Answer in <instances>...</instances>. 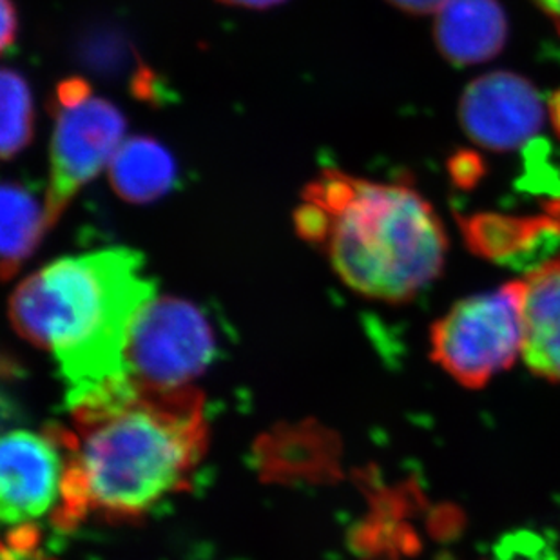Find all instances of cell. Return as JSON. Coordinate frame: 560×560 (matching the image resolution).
Instances as JSON below:
<instances>
[{
    "instance_id": "cell-1",
    "label": "cell",
    "mask_w": 560,
    "mask_h": 560,
    "mask_svg": "<svg viewBox=\"0 0 560 560\" xmlns=\"http://www.w3.org/2000/svg\"><path fill=\"white\" fill-rule=\"evenodd\" d=\"M68 465L55 510L60 528L82 518L140 517L186 487L206 450L203 401L189 386L159 388L120 375L69 401Z\"/></svg>"
},
{
    "instance_id": "cell-2",
    "label": "cell",
    "mask_w": 560,
    "mask_h": 560,
    "mask_svg": "<svg viewBox=\"0 0 560 560\" xmlns=\"http://www.w3.org/2000/svg\"><path fill=\"white\" fill-rule=\"evenodd\" d=\"M298 233L325 250L336 275L363 296L407 302L441 275L448 238L413 187L323 171L303 190Z\"/></svg>"
},
{
    "instance_id": "cell-3",
    "label": "cell",
    "mask_w": 560,
    "mask_h": 560,
    "mask_svg": "<svg viewBox=\"0 0 560 560\" xmlns=\"http://www.w3.org/2000/svg\"><path fill=\"white\" fill-rule=\"evenodd\" d=\"M154 292L142 254L113 247L27 276L11 298L10 316L19 334L54 355L71 401L126 375L129 330Z\"/></svg>"
},
{
    "instance_id": "cell-4",
    "label": "cell",
    "mask_w": 560,
    "mask_h": 560,
    "mask_svg": "<svg viewBox=\"0 0 560 560\" xmlns=\"http://www.w3.org/2000/svg\"><path fill=\"white\" fill-rule=\"evenodd\" d=\"M524 283L466 298L432 330L434 360L460 385L479 388L523 352Z\"/></svg>"
},
{
    "instance_id": "cell-5",
    "label": "cell",
    "mask_w": 560,
    "mask_h": 560,
    "mask_svg": "<svg viewBox=\"0 0 560 560\" xmlns=\"http://www.w3.org/2000/svg\"><path fill=\"white\" fill-rule=\"evenodd\" d=\"M217 352L212 328L195 305L153 298L132 322L127 338L126 374L159 388L189 386Z\"/></svg>"
},
{
    "instance_id": "cell-6",
    "label": "cell",
    "mask_w": 560,
    "mask_h": 560,
    "mask_svg": "<svg viewBox=\"0 0 560 560\" xmlns=\"http://www.w3.org/2000/svg\"><path fill=\"white\" fill-rule=\"evenodd\" d=\"M126 118L113 102L91 95L77 106L55 107L46 192L51 225L79 190L112 162L122 143Z\"/></svg>"
},
{
    "instance_id": "cell-7",
    "label": "cell",
    "mask_w": 560,
    "mask_h": 560,
    "mask_svg": "<svg viewBox=\"0 0 560 560\" xmlns=\"http://www.w3.org/2000/svg\"><path fill=\"white\" fill-rule=\"evenodd\" d=\"M459 120L471 142L508 153L523 148L545 126L539 90L513 71H492L471 80L459 101Z\"/></svg>"
},
{
    "instance_id": "cell-8",
    "label": "cell",
    "mask_w": 560,
    "mask_h": 560,
    "mask_svg": "<svg viewBox=\"0 0 560 560\" xmlns=\"http://www.w3.org/2000/svg\"><path fill=\"white\" fill-rule=\"evenodd\" d=\"M68 465L63 432L11 430L0 444V513L22 526L57 510Z\"/></svg>"
},
{
    "instance_id": "cell-9",
    "label": "cell",
    "mask_w": 560,
    "mask_h": 560,
    "mask_svg": "<svg viewBox=\"0 0 560 560\" xmlns=\"http://www.w3.org/2000/svg\"><path fill=\"white\" fill-rule=\"evenodd\" d=\"M435 44L455 66L495 59L508 40V16L499 0H448L435 16Z\"/></svg>"
},
{
    "instance_id": "cell-10",
    "label": "cell",
    "mask_w": 560,
    "mask_h": 560,
    "mask_svg": "<svg viewBox=\"0 0 560 560\" xmlns=\"http://www.w3.org/2000/svg\"><path fill=\"white\" fill-rule=\"evenodd\" d=\"M523 283L524 361L535 374L560 383V256L539 265Z\"/></svg>"
},
{
    "instance_id": "cell-11",
    "label": "cell",
    "mask_w": 560,
    "mask_h": 560,
    "mask_svg": "<svg viewBox=\"0 0 560 560\" xmlns=\"http://www.w3.org/2000/svg\"><path fill=\"white\" fill-rule=\"evenodd\" d=\"M107 173L113 190L131 203L159 200L176 182L173 154L148 137H135L120 143L107 165Z\"/></svg>"
},
{
    "instance_id": "cell-12",
    "label": "cell",
    "mask_w": 560,
    "mask_h": 560,
    "mask_svg": "<svg viewBox=\"0 0 560 560\" xmlns=\"http://www.w3.org/2000/svg\"><path fill=\"white\" fill-rule=\"evenodd\" d=\"M0 218H2V234H0V250H2V272L10 278L35 249H37L44 233L54 228L49 220L48 207L21 186V184H4L0 192Z\"/></svg>"
},
{
    "instance_id": "cell-13",
    "label": "cell",
    "mask_w": 560,
    "mask_h": 560,
    "mask_svg": "<svg viewBox=\"0 0 560 560\" xmlns=\"http://www.w3.org/2000/svg\"><path fill=\"white\" fill-rule=\"evenodd\" d=\"M0 145L5 160L21 153L33 138V98L21 73L5 68L0 79Z\"/></svg>"
},
{
    "instance_id": "cell-14",
    "label": "cell",
    "mask_w": 560,
    "mask_h": 560,
    "mask_svg": "<svg viewBox=\"0 0 560 560\" xmlns=\"http://www.w3.org/2000/svg\"><path fill=\"white\" fill-rule=\"evenodd\" d=\"M2 560H54L40 550V535L32 524L15 526L2 546Z\"/></svg>"
},
{
    "instance_id": "cell-15",
    "label": "cell",
    "mask_w": 560,
    "mask_h": 560,
    "mask_svg": "<svg viewBox=\"0 0 560 560\" xmlns=\"http://www.w3.org/2000/svg\"><path fill=\"white\" fill-rule=\"evenodd\" d=\"M91 88L84 79L71 77V79L62 80L57 85V95H55V107L77 106L85 98H90Z\"/></svg>"
},
{
    "instance_id": "cell-16",
    "label": "cell",
    "mask_w": 560,
    "mask_h": 560,
    "mask_svg": "<svg viewBox=\"0 0 560 560\" xmlns=\"http://www.w3.org/2000/svg\"><path fill=\"white\" fill-rule=\"evenodd\" d=\"M388 2L413 15H429V13H438L448 0H388Z\"/></svg>"
},
{
    "instance_id": "cell-17",
    "label": "cell",
    "mask_w": 560,
    "mask_h": 560,
    "mask_svg": "<svg viewBox=\"0 0 560 560\" xmlns=\"http://www.w3.org/2000/svg\"><path fill=\"white\" fill-rule=\"evenodd\" d=\"M16 37V11L11 0H2V49L10 48Z\"/></svg>"
},
{
    "instance_id": "cell-18",
    "label": "cell",
    "mask_w": 560,
    "mask_h": 560,
    "mask_svg": "<svg viewBox=\"0 0 560 560\" xmlns=\"http://www.w3.org/2000/svg\"><path fill=\"white\" fill-rule=\"evenodd\" d=\"M532 2L550 19L560 35V0H532Z\"/></svg>"
},
{
    "instance_id": "cell-19",
    "label": "cell",
    "mask_w": 560,
    "mask_h": 560,
    "mask_svg": "<svg viewBox=\"0 0 560 560\" xmlns=\"http://www.w3.org/2000/svg\"><path fill=\"white\" fill-rule=\"evenodd\" d=\"M220 2L236 5V8H247V10H267V8L283 4L285 0H220Z\"/></svg>"
}]
</instances>
